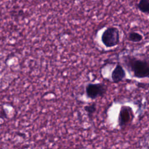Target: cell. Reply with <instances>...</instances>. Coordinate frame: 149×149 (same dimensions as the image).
<instances>
[{
  "label": "cell",
  "instance_id": "cell-1",
  "mask_svg": "<svg viewBox=\"0 0 149 149\" xmlns=\"http://www.w3.org/2000/svg\"><path fill=\"white\" fill-rule=\"evenodd\" d=\"M124 62L133 77L137 79L149 78V59L134 56H126Z\"/></svg>",
  "mask_w": 149,
  "mask_h": 149
},
{
  "label": "cell",
  "instance_id": "cell-2",
  "mask_svg": "<svg viewBox=\"0 0 149 149\" xmlns=\"http://www.w3.org/2000/svg\"><path fill=\"white\" fill-rule=\"evenodd\" d=\"M101 41L106 47L117 45L120 41V33L116 27H109L106 29L101 36Z\"/></svg>",
  "mask_w": 149,
  "mask_h": 149
},
{
  "label": "cell",
  "instance_id": "cell-3",
  "mask_svg": "<svg viewBox=\"0 0 149 149\" xmlns=\"http://www.w3.org/2000/svg\"><path fill=\"white\" fill-rule=\"evenodd\" d=\"M134 118L133 111L131 107L122 105L120 109L118 115V125L120 129H124L130 124Z\"/></svg>",
  "mask_w": 149,
  "mask_h": 149
},
{
  "label": "cell",
  "instance_id": "cell-4",
  "mask_svg": "<svg viewBox=\"0 0 149 149\" xmlns=\"http://www.w3.org/2000/svg\"><path fill=\"white\" fill-rule=\"evenodd\" d=\"M107 90V87L104 83H89L86 87V95L91 99L103 97L106 93Z\"/></svg>",
  "mask_w": 149,
  "mask_h": 149
},
{
  "label": "cell",
  "instance_id": "cell-5",
  "mask_svg": "<svg viewBox=\"0 0 149 149\" xmlns=\"http://www.w3.org/2000/svg\"><path fill=\"white\" fill-rule=\"evenodd\" d=\"M126 77V72L122 65L117 64L113 70L111 74L112 80L113 83H118L122 81Z\"/></svg>",
  "mask_w": 149,
  "mask_h": 149
},
{
  "label": "cell",
  "instance_id": "cell-6",
  "mask_svg": "<svg viewBox=\"0 0 149 149\" xmlns=\"http://www.w3.org/2000/svg\"><path fill=\"white\" fill-rule=\"evenodd\" d=\"M138 9L142 13L149 14V1L141 0L136 5Z\"/></svg>",
  "mask_w": 149,
  "mask_h": 149
},
{
  "label": "cell",
  "instance_id": "cell-7",
  "mask_svg": "<svg viewBox=\"0 0 149 149\" xmlns=\"http://www.w3.org/2000/svg\"><path fill=\"white\" fill-rule=\"evenodd\" d=\"M128 40L133 42H139L143 40V36L136 31H131L128 34Z\"/></svg>",
  "mask_w": 149,
  "mask_h": 149
},
{
  "label": "cell",
  "instance_id": "cell-8",
  "mask_svg": "<svg viewBox=\"0 0 149 149\" xmlns=\"http://www.w3.org/2000/svg\"><path fill=\"white\" fill-rule=\"evenodd\" d=\"M84 110L87 112L89 117H91L93 114L96 111L97 107L95 103H92L90 105H88L84 107Z\"/></svg>",
  "mask_w": 149,
  "mask_h": 149
}]
</instances>
